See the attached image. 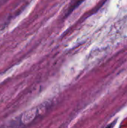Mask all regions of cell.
Masks as SVG:
<instances>
[{
    "label": "cell",
    "mask_w": 127,
    "mask_h": 128,
    "mask_svg": "<svg viewBox=\"0 0 127 128\" xmlns=\"http://www.w3.org/2000/svg\"><path fill=\"white\" fill-rule=\"evenodd\" d=\"M85 0H73L70 3V4L69 5V7L67 8V10L66 12V16H69L73 11H74Z\"/></svg>",
    "instance_id": "6da1fadb"
}]
</instances>
